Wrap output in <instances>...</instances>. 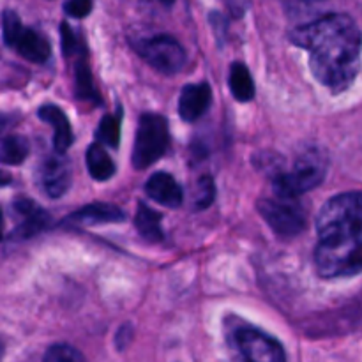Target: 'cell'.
<instances>
[{"instance_id":"1","label":"cell","mask_w":362,"mask_h":362,"mask_svg":"<svg viewBox=\"0 0 362 362\" xmlns=\"http://www.w3.org/2000/svg\"><path fill=\"white\" fill-rule=\"evenodd\" d=\"M290 41L310 52L311 73L332 94L345 92L359 74L361 34L349 14H327L303 25Z\"/></svg>"},{"instance_id":"2","label":"cell","mask_w":362,"mask_h":362,"mask_svg":"<svg viewBox=\"0 0 362 362\" xmlns=\"http://www.w3.org/2000/svg\"><path fill=\"white\" fill-rule=\"evenodd\" d=\"M362 200L359 191L341 193L322 207L317 218L315 264L322 278H349L361 272Z\"/></svg>"},{"instance_id":"3","label":"cell","mask_w":362,"mask_h":362,"mask_svg":"<svg viewBox=\"0 0 362 362\" xmlns=\"http://www.w3.org/2000/svg\"><path fill=\"white\" fill-rule=\"evenodd\" d=\"M329 168V159L322 148H308L293 163L290 172H281L272 180L278 198H297L320 186Z\"/></svg>"},{"instance_id":"4","label":"cell","mask_w":362,"mask_h":362,"mask_svg":"<svg viewBox=\"0 0 362 362\" xmlns=\"http://www.w3.org/2000/svg\"><path fill=\"white\" fill-rule=\"evenodd\" d=\"M228 345L235 362H286L281 343L253 325H233Z\"/></svg>"},{"instance_id":"5","label":"cell","mask_w":362,"mask_h":362,"mask_svg":"<svg viewBox=\"0 0 362 362\" xmlns=\"http://www.w3.org/2000/svg\"><path fill=\"white\" fill-rule=\"evenodd\" d=\"M170 133L168 122L163 115L158 113H144L138 122L136 136L133 145V161L134 168H147L163 158L168 151Z\"/></svg>"},{"instance_id":"6","label":"cell","mask_w":362,"mask_h":362,"mask_svg":"<svg viewBox=\"0 0 362 362\" xmlns=\"http://www.w3.org/2000/svg\"><path fill=\"white\" fill-rule=\"evenodd\" d=\"M258 214L279 237H297L306 230L308 212L296 198H262Z\"/></svg>"},{"instance_id":"7","label":"cell","mask_w":362,"mask_h":362,"mask_svg":"<svg viewBox=\"0 0 362 362\" xmlns=\"http://www.w3.org/2000/svg\"><path fill=\"white\" fill-rule=\"evenodd\" d=\"M136 48L145 62L151 64V67L166 76L180 73L186 66V49L172 35H154L140 42Z\"/></svg>"},{"instance_id":"8","label":"cell","mask_w":362,"mask_h":362,"mask_svg":"<svg viewBox=\"0 0 362 362\" xmlns=\"http://www.w3.org/2000/svg\"><path fill=\"white\" fill-rule=\"evenodd\" d=\"M71 165L64 154L48 156L39 168V184L52 198H60L71 187Z\"/></svg>"},{"instance_id":"9","label":"cell","mask_w":362,"mask_h":362,"mask_svg":"<svg viewBox=\"0 0 362 362\" xmlns=\"http://www.w3.org/2000/svg\"><path fill=\"white\" fill-rule=\"evenodd\" d=\"M13 211L14 214L20 216V223H18L13 232L14 239H32L37 233H41L42 230L48 228L49 221H52V218H49L45 209H41L32 200H27V198H20V200L14 202Z\"/></svg>"},{"instance_id":"10","label":"cell","mask_w":362,"mask_h":362,"mask_svg":"<svg viewBox=\"0 0 362 362\" xmlns=\"http://www.w3.org/2000/svg\"><path fill=\"white\" fill-rule=\"evenodd\" d=\"M126 219V212L112 204H90L78 209L62 219V226H94L120 223Z\"/></svg>"},{"instance_id":"11","label":"cell","mask_w":362,"mask_h":362,"mask_svg":"<svg viewBox=\"0 0 362 362\" xmlns=\"http://www.w3.org/2000/svg\"><path fill=\"white\" fill-rule=\"evenodd\" d=\"M212 103V88L211 85L202 81V83H191L182 88L179 95V115L186 122H194L202 119L211 108Z\"/></svg>"},{"instance_id":"12","label":"cell","mask_w":362,"mask_h":362,"mask_svg":"<svg viewBox=\"0 0 362 362\" xmlns=\"http://www.w3.org/2000/svg\"><path fill=\"white\" fill-rule=\"evenodd\" d=\"M145 193L156 204L168 209H179L184 200L182 186L177 182L175 177L166 172L152 173L147 182H145Z\"/></svg>"},{"instance_id":"13","label":"cell","mask_w":362,"mask_h":362,"mask_svg":"<svg viewBox=\"0 0 362 362\" xmlns=\"http://www.w3.org/2000/svg\"><path fill=\"white\" fill-rule=\"evenodd\" d=\"M37 115L53 127V148L57 154H66L73 144V129L66 113L57 105H45L37 110Z\"/></svg>"},{"instance_id":"14","label":"cell","mask_w":362,"mask_h":362,"mask_svg":"<svg viewBox=\"0 0 362 362\" xmlns=\"http://www.w3.org/2000/svg\"><path fill=\"white\" fill-rule=\"evenodd\" d=\"M13 48L20 53L23 59H27L28 62L42 64L49 59V53H52V48H49V42L41 32L34 30V28H21L20 35L14 41Z\"/></svg>"},{"instance_id":"15","label":"cell","mask_w":362,"mask_h":362,"mask_svg":"<svg viewBox=\"0 0 362 362\" xmlns=\"http://www.w3.org/2000/svg\"><path fill=\"white\" fill-rule=\"evenodd\" d=\"M134 226H136L138 233L151 243H161L163 237H165L161 228V214L144 202H138Z\"/></svg>"},{"instance_id":"16","label":"cell","mask_w":362,"mask_h":362,"mask_svg":"<svg viewBox=\"0 0 362 362\" xmlns=\"http://www.w3.org/2000/svg\"><path fill=\"white\" fill-rule=\"evenodd\" d=\"M85 161H87V170L90 173V177L98 182H105L110 180L115 175V163L110 158L108 152L101 147L99 144H92L87 148V156H85Z\"/></svg>"},{"instance_id":"17","label":"cell","mask_w":362,"mask_h":362,"mask_svg":"<svg viewBox=\"0 0 362 362\" xmlns=\"http://www.w3.org/2000/svg\"><path fill=\"white\" fill-rule=\"evenodd\" d=\"M228 87L237 101L247 103L255 98V81L250 69L246 67V64L233 62L230 66Z\"/></svg>"},{"instance_id":"18","label":"cell","mask_w":362,"mask_h":362,"mask_svg":"<svg viewBox=\"0 0 362 362\" xmlns=\"http://www.w3.org/2000/svg\"><path fill=\"white\" fill-rule=\"evenodd\" d=\"M28 140L20 134L0 136V163L4 165H20L28 156Z\"/></svg>"},{"instance_id":"19","label":"cell","mask_w":362,"mask_h":362,"mask_svg":"<svg viewBox=\"0 0 362 362\" xmlns=\"http://www.w3.org/2000/svg\"><path fill=\"white\" fill-rule=\"evenodd\" d=\"M120 117L122 112H117L115 115H105L99 122L98 131H95V138L99 144H105L108 147L117 148L120 141Z\"/></svg>"},{"instance_id":"20","label":"cell","mask_w":362,"mask_h":362,"mask_svg":"<svg viewBox=\"0 0 362 362\" xmlns=\"http://www.w3.org/2000/svg\"><path fill=\"white\" fill-rule=\"evenodd\" d=\"M74 88H76L78 98L99 103V95L95 92L94 81H92V73L85 60H78L76 67H74Z\"/></svg>"},{"instance_id":"21","label":"cell","mask_w":362,"mask_h":362,"mask_svg":"<svg viewBox=\"0 0 362 362\" xmlns=\"http://www.w3.org/2000/svg\"><path fill=\"white\" fill-rule=\"evenodd\" d=\"M216 197V186L212 177H202L198 180L197 187H194V197H193V207L197 211H204V209L211 207Z\"/></svg>"},{"instance_id":"22","label":"cell","mask_w":362,"mask_h":362,"mask_svg":"<svg viewBox=\"0 0 362 362\" xmlns=\"http://www.w3.org/2000/svg\"><path fill=\"white\" fill-rule=\"evenodd\" d=\"M42 362H85L83 354L67 343H57L49 346Z\"/></svg>"},{"instance_id":"23","label":"cell","mask_w":362,"mask_h":362,"mask_svg":"<svg viewBox=\"0 0 362 362\" xmlns=\"http://www.w3.org/2000/svg\"><path fill=\"white\" fill-rule=\"evenodd\" d=\"M21 28H23V25H21V20L20 16H18L14 11L11 9H6L2 14V35H4V42H6L9 48H13L14 41H16V37L20 35Z\"/></svg>"},{"instance_id":"24","label":"cell","mask_w":362,"mask_h":362,"mask_svg":"<svg viewBox=\"0 0 362 362\" xmlns=\"http://www.w3.org/2000/svg\"><path fill=\"white\" fill-rule=\"evenodd\" d=\"M60 35H62V52L64 57H73V55H83V45L78 39L76 32L69 27L67 23L60 25Z\"/></svg>"},{"instance_id":"25","label":"cell","mask_w":362,"mask_h":362,"mask_svg":"<svg viewBox=\"0 0 362 362\" xmlns=\"http://www.w3.org/2000/svg\"><path fill=\"white\" fill-rule=\"evenodd\" d=\"M92 11V0H67L64 4V13L71 18H85Z\"/></svg>"},{"instance_id":"26","label":"cell","mask_w":362,"mask_h":362,"mask_svg":"<svg viewBox=\"0 0 362 362\" xmlns=\"http://www.w3.org/2000/svg\"><path fill=\"white\" fill-rule=\"evenodd\" d=\"M11 182H13V177H11L7 172H4V170H0V187L9 186Z\"/></svg>"},{"instance_id":"27","label":"cell","mask_w":362,"mask_h":362,"mask_svg":"<svg viewBox=\"0 0 362 362\" xmlns=\"http://www.w3.org/2000/svg\"><path fill=\"white\" fill-rule=\"evenodd\" d=\"M154 2H158L163 7H172L175 4V0H154Z\"/></svg>"},{"instance_id":"28","label":"cell","mask_w":362,"mask_h":362,"mask_svg":"<svg viewBox=\"0 0 362 362\" xmlns=\"http://www.w3.org/2000/svg\"><path fill=\"white\" fill-rule=\"evenodd\" d=\"M2 233H4V216H2V211H0V240H2Z\"/></svg>"},{"instance_id":"29","label":"cell","mask_w":362,"mask_h":362,"mask_svg":"<svg viewBox=\"0 0 362 362\" xmlns=\"http://www.w3.org/2000/svg\"><path fill=\"white\" fill-rule=\"evenodd\" d=\"M2 356H4V343L0 341V362H2Z\"/></svg>"},{"instance_id":"30","label":"cell","mask_w":362,"mask_h":362,"mask_svg":"<svg viewBox=\"0 0 362 362\" xmlns=\"http://www.w3.org/2000/svg\"><path fill=\"white\" fill-rule=\"evenodd\" d=\"M303 2H318V0H303Z\"/></svg>"}]
</instances>
